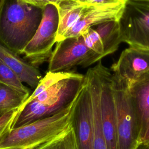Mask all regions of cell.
Wrapping results in <instances>:
<instances>
[{
  "instance_id": "1",
  "label": "cell",
  "mask_w": 149,
  "mask_h": 149,
  "mask_svg": "<svg viewBox=\"0 0 149 149\" xmlns=\"http://www.w3.org/2000/svg\"><path fill=\"white\" fill-rule=\"evenodd\" d=\"M84 74L65 72L57 81L26 101L18 109L12 127H18L49 116L69 106L76 98L83 85Z\"/></svg>"
},
{
  "instance_id": "2",
  "label": "cell",
  "mask_w": 149,
  "mask_h": 149,
  "mask_svg": "<svg viewBox=\"0 0 149 149\" xmlns=\"http://www.w3.org/2000/svg\"><path fill=\"white\" fill-rule=\"evenodd\" d=\"M75 99L52 115L12 129L1 140L0 149H41L56 140L72 127Z\"/></svg>"
},
{
  "instance_id": "3",
  "label": "cell",
  "mask_w": 149,
  "mask_h": 149,
  "mask_svg": "<svg viewBox=\"0 0 149 149\" xmlns=\"http://www.w3.org/2000/svg\"><path fill=\"white\" fill-rule=\"evenodd\" d=\"M43 8L5 0L0 10V43L19 55L36 33L42 18Z\"/></svg>"
},
{
  "instance_id": "4",
  "label": "cell",
  "mask_w": 149,
  "mask_h": 149,
  "mask_svg": "<svg viewBox=\"0 0 149 149\" xmlns=\"http://www.w3.org/2000/svg\"><path fill=\"white\" fill-rule=\"evenodd\" d=\"M118 149H133L139 141V121L128 87L113 75Z\"/></svg>"
},
{
  "instance_id": "5",
  "label": "cell",
  "mask_w": 149,
  "mask_h": 149,
  "mask_svg": "<svg viewBox=\"0 0 149 149\" xmlns=\"http://www.w3.org/2000/svg\"><path fill=\"white\" fill-rule=\"evenodd\" d=\"M118 21L122 42L149 50V0H126Z\"/></svg>"
},
{
  "instance_id": "6",
  "label": "cell",
  "mask_w": 149,
  "mask_h": 149,
  "mask_svg": "<svg viewBox=\"0 0 149 149\" xmlns=\"http://www.w3.org/2000/svg\"><path fill=\"white\" fill-rule=\"evenodd\" d=\"M59 26V14L57 7L48 4L43 8L41 23L34 36L24 48L23 53L27 61L38 68L48 61L52 52V47L56 42Z\"/></svg>"
},
{
  "instance_id": "7",
  "label": "cell",
  "mask_w": 149,
  "mask_h": 149,
  "mask_svg": "<svg viewBox=\"0 0 149 149\" xmlns=\"http://www.w3.org/2000/svg\"><path fill=\"white\" fill-rule=\"evenodd\" d=\"M102 58L87 47L81 35L68 37L57 42L48 61V72H68L76 66L86 68Z\"/></svg>"
},
{
  "instance_id": "8",
  "label": "cell",
  "mask_w": 149,
  "mask_h": 149,
  "mask_svg": "<svg viewBox=\"0 0 149 149\" xmlns=\"http://www.w3.org/2000/svg\"><path fill=\"white\" fill-rule=\"evenodd\" d=\"M72 127L79 149H93V105L89 87L84 78L75 99L72 116Z\"/></svg>"
},
{
  "instance_id": "9",
  "label": "cell",
  "mask_w": 149,
  "mask_h": 149,
  "mask_svg": "<svg viewBox=\"0 0 149 149\" xmlns=\"http://www.w3.org/2000/svg\"><path fill=\"white\" fill-rule=\"evenodd\" d=\"M149 70V50L129 46L111 67L114 76L127 87L140 76Z\"/></svg>"
},
{
  "instance_id": "10",
  "label": "cell",
  "mask_w": 149,
  "mask_h": 149,
  "mask_svg": "<svg viewBox=\"0 0 149 149\" xmlns=\"http://www.w3.org/2000/svg\"><path fill=\"white\" fill-rule=\"evenodd\" d=\"M124 5L125 3H115L89 5L75 24L63 34L61 40L66 38L80 36L87 29L101 23L112 20H119Z\"/></svg>"
},
{
  "instance_id": "11",
  "label": "cell",
  "mask_w": 149,
  "mask_h": 149,
  "mask_svg": "<svg viewBox=\"0 0 149 149\" xmlns=\"http://www.w3.org/2000/svg\"><path fill=\"white\" fill-rule=\"evenodd\" d=\"M128 91L139 121L140 140L149 120V70L137 78L128 87Z\"/></svg>"
},
{
  "instance_id": "12",
  "label": "cell",
  "mask_w": 149,
  "mask_h": 149,
  "mask_svg": "<svg viewBox=\"0 0 149 149\" xmlns=\"http://www.w3.org/2000/svg\"><path fill=\"white\" fill-rule=\"evenodd\" d=\"M0 60L19 77L21 81L35 89L42 78L39 70L19 55L0 43Z\"/></svg>"
},
{
  "instance_id": "13",
  "label": "cell",
  "mask_w": 149,
  "mask_h": 149,
  "mask_svg": "<svg viewBox=\"0 0 149 149\" xmlns=\"http://www.w3.org/2000/svg\"><path fill=\"white\" fill-rule=\"evenodd\" d=\"M84 79L89 87L92 100L94 118L93 149H109L103 132L100 118L98 64L87 70L84 74Z\"/></svg>"
},
{
  "instance_id": "14",
  "label": "cell",
  "mask_w": 149,
  "mask_h": 149,
  "mask_svg": "<svg viewBox=\"0 0 149 149\" xmlns=\"http://www.w3.org/2000/svg\"><path fill=\"white\" fill-rule=\"evenodd\" d=\"M89 5L74 0H63L56 5L59 14V26L56 42L62 40L63 34L79 19Z\"/></svg>"
},
{
  "instance_id": "15",
  "label": "cell",
  "mask_w": 149,
  "mask_h": 149,
  "mask_svg": "<svg viewBox=\"0 0 149 149\" xmlns=\"http://www.w3.org/2000/svg\"><path fill=\"white\" fill-rule=\"evenodd\" d=\"M94 29L102 41L104 56L111 54L117 50L122 42L118 20L107 21L95 26Z\"/></svg>"
},
{
  "instance_id": "16",
  "label": "cell",
  "mask_w": 149,
  "mask_h": 149,
  "mask_svg": "<svg viewBox=\"0 0 149 149\" xmlns=\"http://www.w3.org/2000/svg\"><path fill=\"white\" fill-rule=\"evenodd\" d=\"M29 95L30 94L0 83V110L8 112L19 109Z\"/></svg>"
},
{
  "instance_id": "17",
  "label": "cell",
  "mask_w": 149,
  "mask_h": 149,
  "mask_svg": "<svg viewBox=\"0 0 149 149\" xmlns=\"http://www.w3.org/2000/svg\"><path fill=\"white\" fill-rule=\"evenodd\" d=\"M0 83L9 86L23 93L30 94L29 88L23 84L16 74L1 60Z\"/></svg>"
},
{
  "instance_id": "18",
  "label": "cell",
  "mask_w": 149,
  "mask_h": 149,
  "mask_svg": "<svg viewBox=\"0 0 149 149\" xmlns=\"http://www.w3.org/2000/svg\"><path fill=\"white\" fill-rule=\"evenodd\" d=\"M41 149H79L72 127Z\"/></svg>"
},
{
  "instance_id": "19",
  "label": "cell",
  "mask_w": 149,
  "mask_h": 149,
  "mask_svg": "<svg viewBox=\"0 0 149 149\" xmlns=\"http://www.w3.org/2000/svg\"><path fill=\"white\" fill-rule=\"evenodd\" d=\"M80 35L82 36L85 44L90 50L101 55L102 58L105 56L102 41L93 27L87 29Z\"/></svg>"
},
{
  "instance_id": "20",
  "label": "cell",
  "mask_w": 149,
  "mask_h": 149,
  "mask_svg": "<svg viewBox=\"0 0 149 149\" xmlns=\"http://www.w3.org/2000/svg\"><path fill=\"white\" fill-rule=\"evenodd\" d=\"M17 113L18 109H13L0 117V142L12 129L13 121Z\"/></svg>"
},
{
  "instance_id": "21",
  "label": "cell",
  "mask_w": 149,
  "mask_h": 149,
  "mask_svg": "<svg viewBox=\"0 0 149 149\" xmlns=\"http://www.w3.org/2000/svg\"><path fill=\"white\" fill-rule=\"evenodd\" d=\"M87 5H102L115 3H125L126 0H74Z\"/></svg>"
},
{
  "instance_id": "22",
  "label": "cell",
  "mask_w": 149,
  "mask_h": 149,
  "mask_svg": "<svg viewBox=\"0 0 149 149\" xmlns=\"http://www.w3.org/2000/svg\"><path fill=\"white\" fill-rule=\"evenodd\" d=\"M20 2L27 3L34 6L44 8L48 4L58 5L60 2L63 0H19Z\"/></svg>"
},
{
  "instance_id": "23",
  "label": "cell",
  "mask_w": 149,
  "mask_h": 149,
  "mask_svg": "<svg viewBox=\"0 0 149 149\" xmlns=\"http://www.w3.org/2000/svg\"><path fill=\"white\" fill-rule=\"evenodd\" d=\"M139 142H149V120L146 125L144 133L141 137L140 138V139L139 140Z\"/></svg>"
},
{
  "instance_id": "24",
  "label": "cell",
  "mask_w": 149,
  "mask_h": 149,
  "mask_svg": "<svg viewBox=\"0 0 149 149\" xmlns=\"http://www.w3.org/2000/svg\"><path fill=\"white\" fill-rule=\"evenodd\" d=\"M133 149H149V142H138Z\"/></svg>"
},
{
  "instance_id": "25",
  "label": "cell",
  "mask_w": 149,
  "mask_h": 149,
  "mask_svg": "<svg viewBox=\"0 0 149 149\" xmlns=\"http://www.w3.org/2000/svg\"><path fill=\"white\" fill-rule=\"evenodd\" d=\"M7 112H5L3 111H2V110H0V117H1L3 115H4L5 113H6Z\"/></svg>"
},
{
  "instance_id": "26",
  "label": "cell",
  "mask_w": 149,
  "mask_h": 149,
  "mask_svg": "<svg viewBox=\"0 0 149 149\" xmlns=\"http://www.w3.org/2000/svg\"><path fill=\"white\" fill-rule=\"evenodd\" d=\"M4 1H5V0H0V10H1V9L2 8V6Z\"/></svg>"
}]
</instances>
